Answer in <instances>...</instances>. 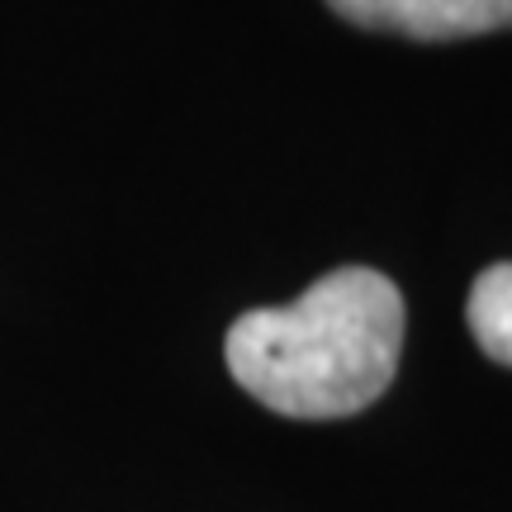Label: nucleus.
Returning a JSON list of instances; mask_svg holds the SVG:
<instances>
[{
	"mask_svg": "<svg viewBox=\"0 0 512 512\" xmlns=\"http://www.w3.org/2000/svg\"><path fill=\"white\" fill-rule=\"evenodd\" d=\"M361 29L399 34L418 43H451L512 29V0H328Z\"/></svg>",
	"mask_w": 512,
	"mask_h": 512,
	"instance_id": "obj_2",
	"label": "nucleus"
},
{
	"mask_svg": "<svg viewBox=\"0 0 512 512\" xmlns=\"http://www.w3.org/2000/svg\"><path fill=\"white\" fill-rule=\"evenodd\" d=\"M465 318L479 351L498 366H512V261H494L489 271H479V280L470 285Z\"/></svg>",
	"mask_w": 512,
	"mask_h": 512,
	"instance_id": "obj_3",
	"label": "nucleus"
},
{
	"mask_svg": "<svg viewBox=\"0 0 512 512\" xmlns=\"http://www.w3.org/2000/svg\"><path fill=\"white\" fill-rule=\"evenodd\" d=\"M403 351V294L370 266H337L285 309L228 328L233 380L280 418H351L380 399Z\"/></svg>",
	"mask_w": 512,
	"mask_h": 512,
	"instance_id": "obj_1",
	"label": "nucleus"
}]
</instances>
